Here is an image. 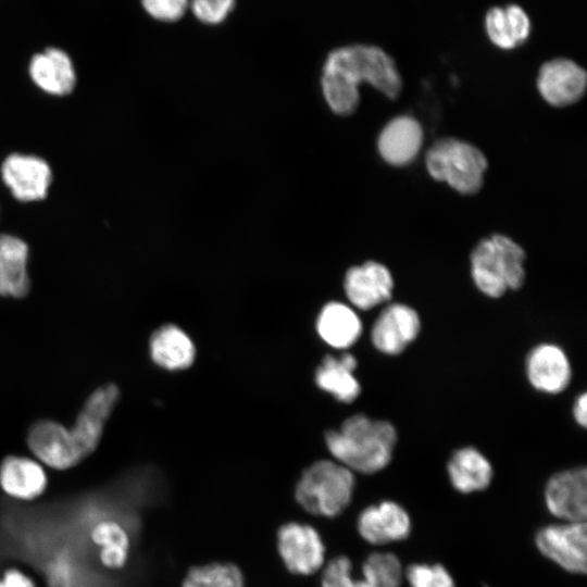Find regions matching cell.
<instances>
[{"label": "cell", "instance_id": "obj_1", "mask_svg": "<svg viewBox=\"0 0 587 587\" xmlns=\"http://www.w3.org/2000/svg\"><path fill=\"white\" fill-rule=\"evenodd\" d=\"M366 82L386 97L395 99L402 80L395 61L380 48L350 45L332 50L323 65L321 85L333 112L349 115L359 104V85Z\"/></svg>", "mask_w": 587, "mask_h": 587}, {"label": "cell", "instance_id": "obj_2", "mask_svg": "<svg viewBox=\"0 0 587 587\" xmlns=\"http://www.w3.org/2000/svg\"><path fill=\"white\" fill-rule=\"evenodd\" d=\"M397 439L389 421L365 414H354L325 434L326 447L336 461L363 474H374L390 463Z\"/></svg>", "mask_w": 587, "mask_h": 587}, {"label": "cell", "instance_id": "obj_3", "mask_svg": "<svg viewBox=\"0 0 587 587\" xmlns=\"http://www.w3.org/2000/svg\"><path fill=\"white\" fill-rule=\"evenodd\" d=\"M525 252L511 238L495 234L483 239L471 254V275L476 288L489 298H500L525 282Z\"/></svg>", "mask_w": 587, "mask_h": 587}, {"label": "cell", "instance_id": "obj_4", "mask_svg": "<svg viewBox=\"0 0 587 587\" xmlns=\"http://www.w3.org/2000/svg\"><path fill=\"white\" fill-rule=\"evenodd\" d=\"M354 475L337 461L321 460L309 466L296 487V499L308 512L336 516L350 503Z\"/></svg>", "mask_w": 587, "mask_h": 587}, {"label": "cell", "instance_id": "obj_5", "mask_svg": "<svg viewBox=\"0 0 587 587\" xmlns=\"http://www.w3.org/2000/svg\"><path fill=\"white\" fill-rule=\"evenodd\" d=\"M429 175L463 195L477 192L484 182L487 159L475 146L455 139L437 140L426 153Z\"/></svg>", "mask_w": 587, "mask_h": 587}, {"label": "cell", "instance_id": "obj_6", "mask_svg": "<svg viewBox=\"0 0 587 587\" xmlns=\"http://www.w3.org/2000/svg\"><path fill=\"white\" fill-rule=\"evenodd\" d=\"M351 562L340 555L326 565L322 587H400L402 567L398 558L389 552H375L362 566V578L352 575Z\"/></svg>", "mask_w": 587, "mask_h": 587}, {"label": "cell", "instance_id": "obj_7", "mask_svg": "<svg viewBox=\"0 0 587 587\" xmlns=\"http://www.w3.org/2000/svg\"><path fill=\"white\" fill-rule=\"evenodd\" d=\"M535 540L539 551L564 570L578 574L586 572L585 522L542 527Z\"/></svg>", "mask_w": 587, "mask_h": 587}, {"label": "cell", "instance_id": "obj_8", "mask_svg": "<svg viewBox=\"0 0 587 587\" xmlns=\"http://www.w3.org/2000/svg\"><path fill=\"white\" fill-rule=\"evenodd\" d=\"M421 327V319L414 308L404 303H390L374 321L371 341L377 351L398 355L417 338Z\"/></svg>", "mask_w": 587, "mask_h": 587}, {"label": "cell", "instance_id": "obj_9", "mask_svg": "<svg viewBox=\"0 0 587 587\" xmlns=\"http://www.w3.org/2000/svg\"><path fill=\"white\" fill-rule=\"evenodd\" d=\"M526 378L537 391L558 395L572 380V365L566 352L558 345L542 342L526 355Z\"/></svg>", "mask_w": 587, "mask_h": 587}, {"label": "cell", "instance_id": "obj_10", "mask_svg": "<svg viewBox=\"0 0 587 587\" xmlns=\"http://www.w3.org/2000/svg\"><path fill=\"white\" fill-rule=\"evenodd\" d=\"M548 510L567 522H585L587 515V471L569 469L553 474L545 488Z\"/></svg>", "mask_w": 587, "mask_h": 587}, {"label": "cell", "instance_id": "obj_11", "mask_svg": "<svg viewBox=\"0 0 587 587\" xmlns=\"http://www.w3.org/2000/svg\"><path fill=\"white\" fill-rule=\"evenodd\" d=\"M118 397V388L113 384H107L96 389L84 403L74 425L70 428L83 458L88 457L98 447Z\"/></svg>", "mask_w": 587, "mask_h": 587}, {"label": "cell", "instance_id": "obj_12", "mask_svg": "<svg viewBox=\"0 0 587 587\" xmlns=\"http://www.w3.org/2000/svg\"><path fill=\"white\" fill-rule=\"evenodd\" d=\"M277 538L279 554L290 572L308 575L322 566L325 548L313 527L289 523L280 527Z\"/></svg>", "mask_w": 587, "mask_h": 587}, {"label": "cell", "instance_id": "obj_13", "mask_svg": "<svg viewBox=\"0 0 587 587\" xmlns=\"http://www.w3.org/2000/svg\"><path fill=\"white\" fill-rule=\"evenodd\" d=\"M587 74L570 59L557 58L544 63L538 72L537 88L551 105L566 107L585 93Z\"/></svg>", "mask_w": 587, "mask_h": 587}, {"label": "cell", "instance_id": "obj_14", "mask_svg": "<svg viewBox=\"0 0 587 587\" xmlns=\"http://www.w3.org/2000/svg\"><path fill=\"white\" fill-rule=\"evenodd\" d=\"M27 444L42 463L55 470L70 469L84 459L70 428L58 422L45 420L33 424L28 430Z\"/></svg>", "mask_w": 587, "mask_h": 587}, {"label": "cell", "instance_id": "obj_15", "mask_svg": "<svg viewBox=\"0 0 587 587\" xmlns=\"http://www.w3.org/2000/svg\"><path fill=\"white\" fill-rule=\"evenodd\" d=\"M394 287L390 271L384 264L374 261L350 267L344 280L349 302L364 311L388 302L392 297Z\"/></svg>", "mask_w": 587, "mask_h": 587}, {"label": "cell", "instance_id": "obj_16", "mask_svg": "<svg viewBox=\"0 0 587 587\" xmlns=\"http://www.w3.org/2000/svg\"><path fill=\"white\" fill-rule=\"evenodd\" d=\"M358 529L367 542L385 545L405 539L411 532V521L400 504L387 500L364 509L358 519Z\"/></svg>", "mask_w": 587, "mask_h": 587}, {"label": "cell", "instance_id": "obj_17", "mask_svg": "<svg viewBox=\"0 0 587 587\" xmlns=\"http://www.w3.org/2000/svg\"><path fill=\"white\" fill-rule=\"evenodd\" d=\"M1 172L4 183L18 200L34 201L46 197L51 171L43 160L12 154L3 162Z\"/></svg>", "mask_w": 587, "mask_h": 587}, {"label": "cell", "instance_id": "obj_18", "mask_svg": "<svg viewBox=\"0 0 587 587\" xmlns=\"http://www.w3.org/2000/svg\"><path fill=\"white\" fill-rule=\"evenodd\" d=\"M423 142L421 124L409 115L392 118L380 132L377 148L382 158L395 166L407 165L419 154Z\"/></svg>", "mask_w": 587, "mask_h": 587}, {"label": "cell", "instance_id": "obj_19", "mask_svg": "<svg viewBox=\"0 0 587 587\" xmlns=\"http://www.w3.org/2000/svg\"><path fill=\"white\" fill-rule=\"evenodd\" d=\"M448 476L453 488L462 494L486 489L494 470L489 460L475 447L457 449L447 463Z\"/></svg>", "mask_w": 587, "mask_h": 587}, {"label": "cell", "instance_id": "obj_20", "mask_svg": "<svg viewBox=\"0 0 587 587\" xmlns=\"http://www.w3.org/2000/svg\"><path fill=\"white\" fill-rule=\"evenodd\" d=\"M0 486L13 498L32 500L45 491L47 476L38 462L10 455L0 465Z\"/></svg>", "mask_w": 587, "mask_h": 587}, {"label": "cell", "instance_id": "obj_21", "mask_svg": "<svg viewBox=\"0 0 587 587\" xmlns=\"http://www.w3.org/2000/svg\"><path fill=\"white\" fill-rule=\"evenodd\" d=\"M362 329V322L357 312L338 301L325 304L316 321L319 336L336 349L353 346L361 337Z\"/></svg>", "mask_w": 587, "mask_h": 587}, {"label": "cell", "instance_id": "obj_22", "mask_svg": "<svg viewBox=\"0 0 587 587\" xmlns=\"http://www.w3.org/2000/svg\"><path fill=\"white\" fill-rule=\"evenodd\" d=\"M357 364L355 357L349 352L339 357L326 355L315 372L317 387L340 402L351 403L361 392V385L354 376Z\"/></svg>", "mask_w": 587, "mask_h": 587}, {"label": "cell", "instance_id": "obj_23", "mask_svg": "<svg viewBox=\"0 0 587 587\" xmlns=\"http://www.w3.org/2000/svg\"><path fill=\"white\" fill-rule=\"evenodd\" d=\"M149 350L152 361L170 371L189 367L196 355L190 337L173 324L161 326L152 334Z\"/></svg>", "mask_w": 587, "mask_h": 587}, {"label": "cell", "instance_id": "obj_24", "mask_svg": "<svg viewBox=\"0 0 587 587\" xmlns=\"http://www.w3.org/2000/svg\"><path fill=\"white\" fill-rule=\"evenodd\" d=\"M32 79L49 93L64 96L75 85V72L68 55L57 48L36 54L29 65Z\"/></svg>", "mask_w": 587, "mask_h": 587}, {"label": "cell", "instance_id": "obj_25", "mask_svg": "<svg viewBox=\"0 0 587 587\" xmlns=\"http://www.w3.org/2000/svg\"><path fill=\"white\" fill-rule=\"evenodd\" d=\"M485 28L495 46L509 50L526 41L530 33V21L517 4L494 7L486 13Z\"/></svg>", "mask_w": 587, "mask_h": 587}, {"label": "cell", "instance_id": "obj_26", "mask_svg": "<svg viewBox=\"0 0 587 587\" xmlns=\"http://www.w3.org/2000/svg\"><path fill=\"white\" fill-rule=\"evenodd\" d=\"M27 245L13 236L0 235V295L22 298L29 291Z\"/></svg>", "mask_w": 587, "mask_h": 587}, {"label": "cell", "instance_id": "obj_27", "mask_svg": "<svg viewBox=\"0 0 587 587\" xmlns=\"http://www.w3.org/2000/svg\"><path fill=\"white\" fill-rule=\"evenodd\" d=\"M183 587H243V578L235 565L213 563L191 569Z\"/></svg>", "mask_w": 587, "mask_h": 587}, {"label": "cell", "instance_id": "obj_28", "mask_svg": "<svg viewBox=\"0 0 587 587\" xmlns=\"http://www.w3.org/2000/svg\"><path fill=\"white\" fill-rule=\"evenodd\" d=\"M93 538L103 547L101 560L104 564L112 567L124 564L127 557L128 539L118 525L113 523L99 525L95 529Z\"/></svg>", "mask_w": 587, "mask_h": 587}, {"label": "cell", "instance_id": "obj_29", "mask_svg": "<svg viewBox=\"0 0 587 587\" xmlns=\"http://www.w3.org/2000/svg\"><path fill=\"white\" fill-rule=\"evenodd\" d=\"M407 579L410 587H455L452 576L440 564H412Z\"/></svg>", "mask_w": 587, "mask_h": 587}, {"label": "cell", "instance_id": "obj_30", "mask_svg": "<svg viewBox=\"0 0 587 587\" xmlns=\"http://www.w3.org/2000/svg\"><path fill=\"white\" fill-rule=\"evenodd\" d=\"M236 0H189L192 15L205 25H218L233 12Z\"/></svg>", "mask_w": 587, "mask_h": 587}, {"label": "cell", "instance_id": "obj_31", "mask_svg": "<svg viewBox=\"0 0 587 587\" xmlns=\"http://www.w3.org/2000/svg\"><path fill=\"white\" fill-rule=\"evenodd\" d=\"M145 11L154 20L173 23L189 10V0H141Z\"/></svg>", "mask_w": 587, "mask_h": 587}, {"label": "cell", "instance_id": "obj_32", "mask_svg": "<svg viewBox=\"0 0 587 587\" xmlns=\"http://www.w3.org/2000/svg\"><path fill=\"white\" fill-rule=\"evenodd\" d=\"M0 587H35L33 582L16 570H10L0 580Z\"/></svg>", "mask_w": 587, "mask_h": 587}, {"label": "cell", "instance_id": "obj_33", "mask_svg": "<svg viewBox=\"0 0 587 587\" xmlns=\"http://www.w3.org/2000/svg\"><path fill=\"white\" fill-rule=\"evenodd\" d=\"M573 417L575 422L582 426H587V394L578 395L573 404Z\"/></svg>", "mask_w": 587, "mask_h": 587}]
</instances>
